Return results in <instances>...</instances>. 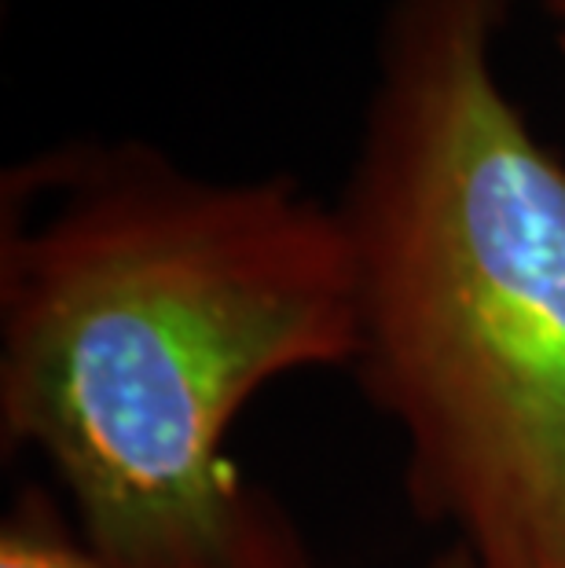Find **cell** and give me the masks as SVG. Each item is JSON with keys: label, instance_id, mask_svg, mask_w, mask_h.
I'll return each instance as SVG.
<instances>
[{"label": "cell", "instance_id": "obj_3", "mask_svg": "<svg viewBox=\"0 0 565 568\" xmlns=\"http://www.w3.org/2000/svg\"><path fill=\"white\" fill-rule=\"evenodd\" d=\"M0 568H100L89 550L70 547L33 517H19L0 536Z\"/></svg>", "mask_w": 565, "mask_h": 568}, {"label": "cell", "instance_id": "obj_2", "mask_svg": "<svg viewBox=\"0 0 565 568\" xmlns=\"http://www.w3.org/2000/svg\"><path fill=\"white\" fill-rule=\"evenodd\" d=\"M511 0H396L342 227L356 359L474 568H565V162L503 92Z\"/></svg>", "mask_w": 565, "mask_h": 568}, {"label": "cell", "instance_id": "obj_5", "mask_svg": "<svg viewBox=\"0 0 565 568\" xmlns=\"http://www.w3.org/2000/svg\"><path fill=\"white\" fill-rule=\"evenodd\" d=\"M551 16L558 19V27H562V48H565V0H551Z\"/></svg>", "mask_w": 565, "mask_h": 568}, {"label": "cell", "instance_id": "obj_4", "mask_svg": "<svg viewBox=\"0 0 565 568\" xmlns=\"http://www.w3.org/2000/svg\"><path fill=\"white\" fill-rule=\"evenodd\" d=\"M434 568H474V561L471 558H466V554L460 550V547H455L452 554H448V558H441Z\"/></svg>", "mask_w": 565, "mask_h": 568}, {"label": "cell", "instance_id": "obj_1", "mask_svg": "<svg viewBox=\"0 0 565 568\" xmlns=\"http://www.w3.org/2000/svg\"><path fill=\"white\" fill-rule=\"evenodd\" d=\"M356 359L342 216L107 148L19 173L0 235V415L63 477L100 568H286L224 463L280 374Z\"/></svg>", "mask_w": 565, "mask_h": 568}]
</instances>
